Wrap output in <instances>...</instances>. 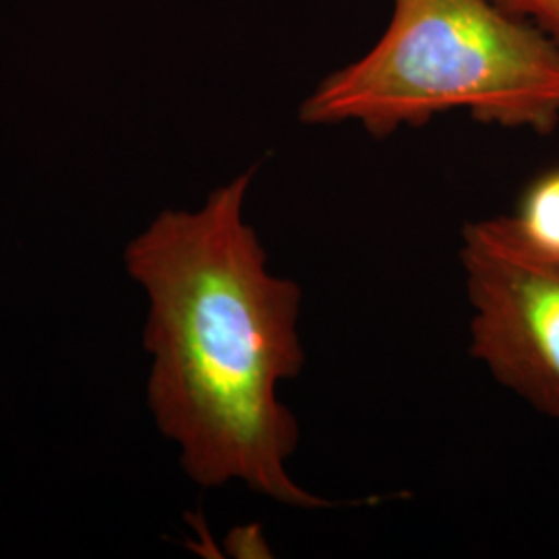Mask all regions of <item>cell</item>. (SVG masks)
<instances>
[{"label":"cell","instance_id":"cell-2","mask_svg":"<svg viewBox=\"0 0 559 559\" xmlns=\"http://www.w3.org/2000/svg\"><path fill=\"white\" fill-rule=\"evenodd\" d=\"M454 110L551 135L559 124L558 46L491 0H392L380 40L321 80L299 119L357 122L385 140Z\"/></svg>","mask_w":559,"mask_h":559},{"label":"cell","instance_id":"cell-1","mask_svg":"<svg viewBox=\"0 0 559 559\" xmlns=\"http://www.w3.org/2000/svg\"><path fill=\"white\" fill-rule=\"evenodd\" d=\"M253 175L222 185L195 212L164 210L124 249L150 302L147 406L201 487L239 480L282 506L330 508L288 473L300 431L278 388L305 367L302 290L270 272L245 221Z\"/></svg>","mask_w":559,"mask_h":559},{"label":"cell","instance_id":"cell-5","mask_svg":"<svg viewBox=\"0 0 559 559\" xmlns=\"http://www.w3.org/2000/svg\"><path fill=\"white\" fill-rule=\"evenodd\" d=\"M506 13L540 29L559 48V0H491Z\"/></svg>","mask_w":559,"mask_h":559},{"label":"cell","instance_id":"cell-4","mask_svg":"<svg viewBox=\"0 0 559 559\" xmlns=\"http://www.w3.org/2000/svg\"><path fill=\"white\" fill-rule=\"evenodd\" d=\"M506 221L528 249L559 260V166L528 182Z\"/></svg>","mask_w":559,"mask_h":559},{"label":"cell","instance_id":"cell-3","mask_svg":"<svg viewBox=\"0 0 559 559\" xmlns=\"http://www.w3.org/2000/svg\"><path fill=\"white\" fill-rule=\"evenodd\" d=\"M471 357L559 423V260L528 249L506 216L462 228Z\"/></svg>","mask_w":559,"mask_h":559}]
</instances>
